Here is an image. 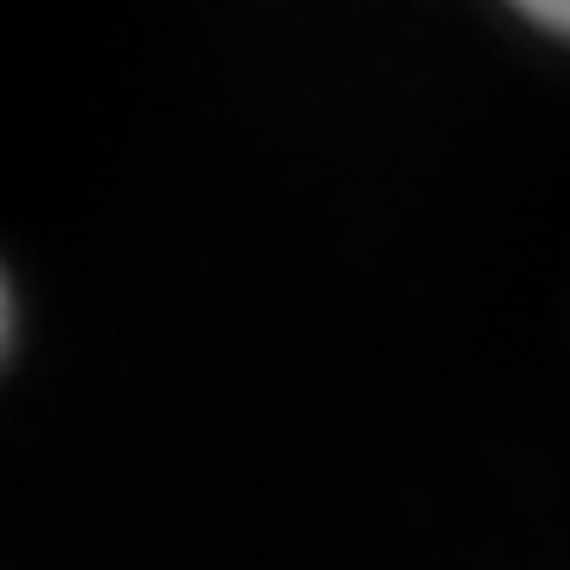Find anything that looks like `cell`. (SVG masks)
Instances as JSON below:
<instances>
[{
  "instance_id": "obj_1",
  "label": "cell",
  "mask_w": 570,
  "mask_h": 570,
  "mask_svg": "<svg viewBox=\"0 0 570 570\" xmlns=\"http://www.w3.org/2000/svg\"><path fill=\"white\" fill-rule=\"evenodd\" d=\"M510 7L522 12L528 24H540V31H552L570 43V0H510Z\"/></svg>"
},
{
  "instance_id": "obj_2",
  "label": "cell",
  "mask_w": 570,
  "mask_h": 570,
  "mask_svg": "<svg viewBox=\"0 0 570 570\" xmlns=\"http://www.w3.org/2000/svg\"><path fill=\"white\" fill-rule=\"evenodd\" d=\"M12 341V292H7V274H0V352Z\"/></svg>"
}]
</instances>
